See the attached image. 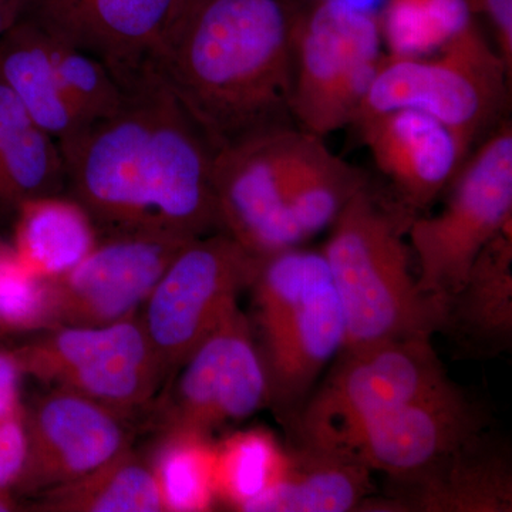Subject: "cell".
Returning <instances> with one entry per match:
<instances>
[{"label":"cell","instance_id":"1","mask_svg":"<svg viewBox=\"0 0 512 512\" xmlns=\"http://www.w3.org/2000/svg\"><path fill=\"white\" fill-rule=\"evenodd\" d=\"M124 92L116 113L62 153L76 201L110 234L220 231L214 148L157 70Z\"/></svg>","mask_w":512,"mask_h":512},{"label":"cell","instance_id":"2","mask_svg":"<svg viewBox=\"0 0 512 512\" xmlns=\"http://www.w3.org/2000/svg\"><path fill=\"white\" fill-rule=\"evenodd\" d=\"M301 0H187L157 72L215 153L296 127L292 36Z\"/></svg>","mask_w":512,"mask_h":512},{"label":"cell","instance_id":"3","mask_svg":"<svg viewBox=\"0 0 512 512\" xmlns=\"http://www.w3.org/2000/svg\"><path fill=\"white\" fill-rule=\"evenodd\" d=\"M414 218L369 183L333 222L322 254L345 315L343 350L443 329L444 301L421 293L410 269Z\"/></svg>","mask_w":512,"mask_h":512},{"label":"cell","instance_id":"4","mask_svg":"<svg viewBox=\"0 0 512 512\" xmlns=\"http://www.w3.org/2000/svg\"><path fill=\"white\" fill-rule=\"evenodd\" d=\"M511 82L500 53L471 20L434 57L383 59L353 123L390 110H419L443 124L467 158L505 120Z\"/></svg>","mask_w":512,"mask_h":512},{"label":"cell","instance_id":"5","mask_svg":"<svg viewBox=\"0 0 512 512\" xmlns=\"http://www.w3.org/2000/svg\"><path fill=\"white\" fill-rule=\"evenodd\" d=\"M382 26L348 0H301L292 36V116L325 140L352 124L383 62Z\"/></svg>","mask_w":512,"mask_h":512},{"label":"cell","instance_id":"6","mask_svg":"<svg viewBox=\"0 0 512 512\" xmlns=\"http://www.w3.org/2000/svg\"><path fill=\"white\" fill-rule=\"evenodd\" d=\"M436 217L414 218L407 235L417 286L444 299L460 291L485 245L512 221V124L505 119L468 154Z\"/></svg>","mask_w":512,"mask_h":512},{"label":"cell","instance_id":"7","mask_svg":"<svg viewBox=\"0 0 512 512\" xmlns=\"http://www.w3.org/2000/svg\"><path fill=\"white\" fill-rule=\"evenodd\" d=\"M340 353L289 427L291 443L338 447L370 420L450 380L429 336L384 340Z\"/></svg>","mask_w":512,"mask_h":512},{"label":"cell","instance_id":"8","mask_svg":"<svg viewBox=\"0 0 512 512\" xmlns=\"http://www.w3.org/2000/svg\"><path fill=\"white\" fill-rule=\"evenodd\" d=\"M13 350L23 375L126 417L153 403L167 377L140 315L104 326H57Z\"/></svg>","mask_w":512,"mask_h":512},{"label":"cell","instance_id":"9","mask_svg":"<svg viewBox=\"0 0 512 512\" xmlns=\"http://www.w3.org/2000/svg\"><path fill=\"white\" fill-rule=\"evenodd\" d=\"M262 258L225 232L185 245L141 308V323L165 375L175 370L238 306L254 282Z\"/></svg>","mask_w":512,"mask_h":512},{"label":"cell","instance_id":"10","mask_svg":"<svg viewBox=\"0 0 512 512\" xmlns=\"http://www.w3.org/2000/svg\"><path fill=\"white\" fill-rule=\"evenodd\" d=\"M254 308L269 406L289 429L322 370L345 346V315L322 251L306 281L265 293Z\"/></svg>","mask_w":512,"mask_h":512},{"label":"cell","instance_id":"11","mask_svg":"<svg viewBox=\"0 0 512 512\" xmlns=\"http://www.w3.org/2000/svg\"><path fill=\"white\" fill-rule=\"evenodd\" d=\"M158 400L161 431L211 437L269 406V382L254 330L239 306L175 370Z\"/></svg>","mask_w":512,"mask_h":512},{"label":"cell","instance_id":"12","mask_svg":"<svg viewBox=\"0 0 512 512\" xmlns=\"http://www.w3.org/2000/svg\"><path fill=\"white\" fill-rule=\"evenodd\" d=\"M312 134L285 128L215 153L212 184L220 231L258 258L301 247L286 195Z\"/></svg>","mask_w":512,"mask_h":512},{"label":"cell","instance_id":"13","mask_svg":"<svg viewBox=\"0 0 512 512\" xmlns=\"http://www.w3.org/2000/svg\"><path fill=\"white\" fill-rule=\"evenodd\" d=\"M192 239L127 231L97 241L79 264L50 279L56 328L111 325L138 315L165 269Z\"/></svg>","mask_w":512,"mask_h":512},{"label":"cell","instance_id":"14","mask_svg":"<svg viewBox=\"0 0 512 512\" xmlns=\"http://www.w3.org/2000/svg\"><path fill=\"white\" fill-rule=\"evenodd\" d=\"M124 414L63 389L25 406V467L16 493L43 494L86 476L130 447Z\"/></svg>","mask_w":512,"mask_h":512},{"label":"cell","instance_id":"15","mask_svg":"<svg viewBox=\"0 0 512 512\" xmlns=\"http://www.w3.org/2000/svg\"><path fill=\"white\" fill-rule=\"evenodd\" d=\"M359 511L511 512L510 443L490 427L478 431L426 466L387 477L382 497L370 495Z\"/></svg>","mask_w":512,"mask_h":512},{"label":"cell","instance_id":"16","mask_svg":"<svg viewBox=\"0 0 512 512\" xmlns=\"http://www.w3.org/2000/svg\"><path fill=\"white\" fill-rule=\"evenodd\" d=\"M488 426L490 416L483 404L448 380L426 396L370 420L336 448L350 451L386 477L403 476Z\"/></svg>","mask_w":512,"mask_h":512},{"label":"cell","instance_id":"17","mask_svg":"<svg viewBox=\"0 0 512 512\" xmlns=\"http://www.w3.org/2000/svg\"><path fill=\"white\" fill-rule=\"evenodd\" d=\"M187 0H35L46 28L99 57L123 89L156 70L158 47Z\"/></svg>","mask_w":512,"mask_h":512},{"label":"cell","instance_id":"18","mask_svg":"<svg viewBox=\"0 0 512 512\" xmlns=\"http://www.w3.org/2000/svg\"><path fill=\"white\" fill-rule=\"evenodd\" d=\"M400 207L416 215L447 190L466 157L429 114L397 109L353 123Z\"/></svg>","mask_w":512,"mask_h":512},{"label":"cell","instance_id":"19","mask_svg":"<svg viewBox=\"0 0 512 512\" xmlns=\"http://www.w3.org/2000/svg\"><path fill=\"white\" fill-rule=\"evenodd\" d=\"M440 333L471 359H491L511 349L512 221L478 254L460 291L444 299Z\"/></svg>","mask_w":512,"mask_h":512},{"label":"cell","instance_id":"20","mask_svg":"<svg viewBox=\"0 0 512 512\" xmlns=\"http://www.w3.org/2000/svg\"><path fill=\"white\" fill-rule=\"evenodd\" d=\"M376 493L372 470L342 448L291 443L281 477L245 512H350Z\"/></svg>","mask_w":512,"mask_h":512},{"label":"cell","instance_id":"21","mask_svg":"<svg viewBox=\"0 0 512 512\" xmlns=\"http://www.w3.org/2000/svg\"><path fill=\"white\" fill-rule=\"evenodd\" d=\"M0 82L62 153L83 133L57 82L49 35L30 13L0 37Z\"/></svg>","mask_w":512,"mask_h":512},{"label":"cell","instance_id":"22","mask_svg":"<svg viewBox=\"0 0 512 512\" xmlns=\"http://www.w3.org/2000/svg\"><path fill=\"white\" fill-rule=\"evenodd\" d=\"M96 225L76 200L59 195L32 198L16 208L13 249L23 265L43 279L74 268L97 244Z\"/></svg>","mask_w":512,"mask_h":512},{"label":"cell","instance_id":"23","mask_svg":"<svg viewBox=\"0 0 512 512\" xmlns=\"http://www.w3.org/2000/svg\"><path fill=\"white\" fill-rule=\"evenodd\" d=\"M0 164L10 202L59 195L66 165L55 138L30 117L15 94L0 82Z\"/></svg>","mask_w":512,"mask_h":512},{"label":"cell","instance_id":"24","mask_svg":"<svg viewBox=\"0 0 512 512\" xmlns=\"http://www.w3.org/2000/svg\"><path fill=\"white\" fill-rule=\"evenodd\" d=\"M35 510L46 512H161L150 461L131 447L72 483L40 494Z\"/></svg>","mask_w":512,"mask_h":512},{"label":"cell","instance_id":"25","mask_svg":"<svg viewBox=\"0 0 512 512\" xmlns=\"http://www.w3.org/2000/svg\"><path fill=\"white\" fill-rule=\"evenodd\" d=\"M369 183L362 168L335 156L323 138L313 136L286 195V215L299 242L332 227L350 198Z\"/></svg>","mask_w":512,"mask_h":512},{"label":"cell","instance_id":"26","mask_svg":"<svg viewBox=\"0 0 512 512\" xmlns=\"http://www.w3.org/2000/svg\"><path fill=\"white\" fill-rule=\"evenodd\" d=\"M164 511H210L215 494V444L191 431H161L150 460Z\"/></svg>","mask_w":512,"mask_h":512},{"label":"cell","instance_id":"27","mask_svg":"<svg viewBox=\"0 0 512 512\" xmlns=\"http://www.w3.org/2000/svg\"><path fill=\"white\" fill-rule=\"evenodd\" d=\"M286 450L269 431H238L215 444V494L234 511L247 510L281 477Z\"/></svg>","mask_w":512,"mask_h":512},{"label":"cell","instance_id":"28","mask_svg":"<svg viewBox=\"0 0 512 512\" xmlns=\"http://www.w3.org/2000/svg\"><path fill=\"white\" fill-rule=\"evenodd\" d=\"M42 26L49 35L57 82L84 130L116 113L126 92L109 67L93 53L73 45L43 23Z\"/></svg>","mask_w":512,"mask_h":512},{"label":"cell","instance_id":"29","mask_svg":"<svg viewBox=\"0 0 512 512\" xmlns=\"http://www.w3.org/2000/svg\"><path fill=\"white\" fill-rule=\"evenodd\" d=\"M464 0H392L382 36L392 56H424L471 22Z\"/></svg>","mask_w":512,"mask_h":512},{"label":"cell","instance_id":"30","mask_svg":"<svg viewBox=\"0 0 512 512\" xmlns=\"http://www.w3.org/2000/svg\"><path fill=\"white\" fill-rule=\"evenodd\" d=\"M53 328L49 279L30 272L13 247L0 244V335Z\"/></svg>","mask_w":512,"mask_h":512},{"label":"cell","instance_id":"31","mask_svg":"<svg viewBox=\"0 0 512 512\" xmlns=\"http://www.w3.org/2000/svg\"><path fill=\"white\" fill-rule=\"evenodd\" d=\"M26 427L25 407L0 420V493L15 494L25 467Z\"/></svg>","mask_w":512,"mask_h":512},{"label":"cell","instance_id":"32","mask_svg":"<svg viewBox=\"0 0 512 512\" xmlns=\"http://www.w3.org/2000/svg\"><path fill=\"white\" fill-rule=\"evenodd\" d=\"M490 20L497 40L498 53L512 73V0H467Z\"/></svg>","mask_w":512,"mask_h":512},{"label":"cell","instance_id":"33","mask_svg":"<svg viewBox=\"0 0 512 512\" xmlns=\"http://www.w3.org/2000/svg\"><path fill=\"white\" fill-rule=\"evenodd\" d=\"M22 367L15 350L0 346V420L12 416L25 407L20 399Z\"/></svg>","mask_w":512,"mask_h":512},{"label":"cell","instance_id":"34","mask_svg":"<svg viewBox=\"0 0 512 512\" xmlns=\"http://www.w3.org/2000/svg\"><path fill=\"white\" fill-rule=\"evenodd\" d=\"M33 0H0V37L28 15Z\"/></svg>","mask_w":512,"mask_h":512},{"label":"cell","instance_id":"35","mask_svg":"<svg viewBox=\"0 0 512 512\" xmlns=\"http://www.w3.org/2000/svg\"><path fill=\"white\" fill-rule=\"evenodd\" d=\"M13 493H0V512H10L19 510L18 501L13 497Z\"/></svg>","mask_w":512,"mask_h":512}]
</instances>
